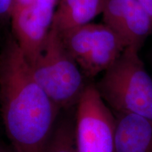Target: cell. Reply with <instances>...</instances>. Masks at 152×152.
<instances>
[{
	"mask_svg": "<svg viewBox=\"0 0 152 152\" xmlns=\"http://www.w3.org/2000/svg\"><path fill=\"white\" fill-rule=\"evenodd\" d=\"M43 152H78L75 142V125L63 120L54 127Z\"/></svg>",
	"mask_w": 152,
	"mask_h": 152,
	"instance_id": "cell-10",
	"label": "cell"
},
{
	"mask_svg": "<svg viewBox=\"0 0 152 152\" xmlns=\"http://www.w3.org/2000/svg\"><path fill=\"white\" fill-rule=\"evenodd\" d=\"M152 19V0H138Z\"/></svg>",
	"mask_w": 152,
	"mask_h": 152,
	"instance_id": "cell-11",
	"label": "cell"
},
{
	"mask_svg": "<svg viewBox=\"0 0 152 152\" xmlns=\"http://www.w3.org/2000/svg\"><path fill=\"white\" fill-rule=\"evenodd\" d=\"M76 106L75 136L78 152L115 151V118L96 85H87Z\"/></svg>",
	"mask_w": 152,
	"mask_h": 152,
	"instance_id": "cell-5",
	"label": "cell"
},
{
	"mask_svg": "<svg viewBox=\"0 0 152 152\" xmlns=\"http://www.w3.org/2000/svg\"><path fill=\"white\" fill-rule=\"evenodd\" d=\"M14 1H15V0H14Z\"/></svg>",
	"mask_w": 152,
	"mask_h": 152,
	"instance_id": "cell-13",
	"label": "cell"
},
{
	"mask_svg": "<svg viewBox=\"0 0 152 152\" xmlns=\"http://www.w3.org/2000/svg\"><path fill=\"white\" fill-rule=\"evenodd\" d=\"M104 0H60L52 27L62 34L91 23L103 10Z\"/></svg>",
	"mask_w": 152,
	"mask_h": 152,
	"instance_id": "cell-9",
	"label": "cell"
},
{
	"mask_svg": "<svg viewBox=\"0 0 152 152\" xmlns=\"http://www.w3.org/2000/svg\"><path fill=\"white\" fill-rule=\"evenodd\" d=\"M114 115V152H152V121L132 113H115Z\"/></svg>",
	"mask_w": 152,
	"mask_h": 152,
	"instance_id": "cell-8",
	"label": "cell"
},
{
	"mask_svg": "<svg viewBox=\"0 0 152 152\" xmlns=\"http://www.w3.org/2000/svg\"><path fill=\"white\" fill-rule=\"evenodd\" d=\"M0 152H15L14 151V149H12V150H11L10 149H9L8 147H5L2 144L0 143Z\"/></svg>",
	"mask_w": 152,
	"mask_h": 152,
	"instance_id": "cell-12",
	"label": "cell"
},
{
	"mask_svg": "<svg viewBox=\"0 0 152 152\" xmlns=\"http://www.w3.org/2000/svg\"><path fill=\"white\" fill-rule=\"evenodd\" d=\"M102 14L125 47L140 50L152 33V19L138 0H104Z\"/></svg>",
	"mask_w": 152,
	"mask_h": 152,
	"instance_id": "cell-7",
	"label": "cell"
},
{
	"mask_svg": "<svg viewBox=\"0 0 152 152\" xmlns=\"http://www.w3.org/2000/svg\"><path fill=\"white\" fill-rule=\"evenodd\" d=\"M139 51L126 47L96 87L113 113L135 114L152 121V79Z\"/></svg>",
	"mask_w": 152,
	"mask_h": 152,
	"instance_id": "cell-2",
	"label": "cell"
},
{
	"mask_svg": "<svg viewBox=\"0 0 152 152\" xmlns=\"http://www.w3.org/2000/svg\"><path fill=\"white\" fill-rule=\"evenodd\" d=\"M60 35L68 52L88 77L105 71L126 48L104 23H90Z\"/></svg>",
	"mask_w": 152,
	"mask_h": 152,
	"instance_id": "cell-4",
	"label": "cell"
},
{
	"mask_svg": "<svg viewBox=\"0 0 152 152\" xmlns=\"http://www.w3.org/2000/svg\"><path fill=\"white\" fill-rule=\"evenodd\" d=\"M0 109L15 152H43L60 109L35 80L12 35L0 52Z\"/></svg>",
	"mask_w": 152,
	"mask_h": 152,
	"instance_id": "cell-1",
	"label": "cell"
},
{
	"mask_svg": "<svg viewBox=\"0 0 152 152\" xmlns=\"http://www.w3.org/2000/svg\"><path fill=\"white\" fill-rule=\"evenodd\" d=\"M58 0H15L10 17L14 36L30 65L40 55L52 28Z\"/></svg>",
	"mask_w": 152,
	"mask_h": 152,
	"instance_id": "cell-6",
	"label": "cell"
},
{
	"mask_svg": "<svg viewBox=\"0 0 152 152\" xmlns=\"http://www.w3.org/2000/svg\"><path fill=\"white\" fill-rule=\"evenodd\" d=\"M34 77L56 105H77L87 85L85 75L52 26L40 55L30 65Z\"/></svg>",
	"mask_w": 152,
	"mask_h": 152,
	"instance_id": "cell-3",
	"label": "cell"
}]
</instances>
